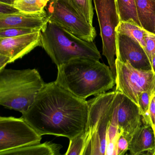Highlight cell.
I'll return each instance as SVG.
<instances>
[{"instance_id": "cell-1", "label": "cell", "mask_w": 155, "mask_h": 155, "mask_svg": "<svg viewBox=\"0 0 155 155\" xmlns=\"http://www.w3.org/2000/svg\"><path fill=\"white\" fill-rule=\"evenodd\" d=\"M22 115L21 117L40 136L52 135L70 139L84 131L88 105L86 99L74 96L55 81L45 83Z\"/></svg>"}, {"instance_id": "cell-2", "label": "cell", "mask_w": 155, "mask_h": 155, "mask_svg": "<svg viewBox=\"0 0 155 155\" xmlns=\"http://www.w3.org/2000/svg\"><path fill=\"white\" fill-rule=\"evenodd\" d=\"M55 82L74 96L86 99L113 88L116 80L110 67L97 60L81 58L58 67Z\"/></svg>"}, {"instance_id": "cell-3", "label": "cell", "mask_w": 155, "mask_h": 155, "mask_svg": "<svg viewBox=\"0 0 155 155\" xmlns=\"http://www.w3.org/2000/svg\"><path fill=\"white\" fill-rule=\"evenodd\" d=\"M45 84L36 69L0 70V105L23 113Z\"/></svg>"}, {"instance_id": "cell-4", "label": "cell", "mask_w": 155, "mask_h": 155, "mask_svg": "<svg viewBox=\"0 0 155 155\" xmlns=\"http://www.w3.org/2000/svg\"><path fill=\"white\" fill-rule=\"evenodd\" d=\"M41 47L57 68L76 59L101 58L94 41L83 40L49 21L41 29Z\"/></svg>"}, {"instance_id": "cell-5", "label": "cell", "mask_w": 155, "mask_h": 155, "mask_svg": "<svg viewBox=\"0 0 155 155\" xmlns=\"http://www.w3.org/2000/svg\"><path fill=\"white\" fill-rule=\"evenodd\" d=\"M117 91L105 92L87 101L88 115L83 131V155H105L106 139Z\"/></svg>"}, {"instance_id": "cell-6", "label": "cell", "mask_w": 155, "mask_h": 155, "mask_svg": "<svg viewBox=\"0 0 155 155\" xmlns=\"http://www.w3.org/2000/svg\"><path fill=\"white\" fill-rule=\"evenodd\" d=\"M45 10L49 21L62 27L80 38L93 41L95 28L72 6L69 0H49Z\"/></svg>"}, {"instance_id": "cell-7", "label": "cell", "mask_w": 155, "mask_h": 155, "mask_svg": "<svg viewBox=\"0 0 155 155\" xmlns=\"http://www.w3.org/2000/svg\"><path fill=\"white\" fill-rule=\"evenodd\" d=\"M100 28L102 54L116 80V28L120 22L116 0H93Z\"/></svg>"}, {"instance_id": "cell-8", "label": "cell", "mask_w": 155, "mask_h": 155, "mask_svg": "<svg viewBox=\"0 0 155 155\" xmlns=\"http://www.w3.org/2000/svg\"><path fill=\"white\" fill-rule=\"evenodd\" d=\"M116 91L120 92L139 108V96L144 91L153 92L155 73L152 70L138 69L128 62L116 59Z\"/></svg>"}, {"instance_id": "cell-9", "label": "cell", "mask_w": 155, "mask_h": 155, "mask_svg": "<svg viewBox=\"0 0 155 155\" xmlns=\"http://www.w3.org/2000/svg\"><path fill=\"white\" fill-rule=\"evenodd\" d=\"M41 137L22 118L0 117V152L40 143Z\"/></svg>"}, {"instance_id": "cell-10", "label": "cell", "mask_w": 155, "mask_h": 155, "mask_svg": "<svg viewBox=\"0 0 155 155\" xmlns=\"http://www.w3.org/2000/svg\"><path fill=\"white\" fill-rule=\"evenodd\" d=\"M116 59L130 63L133 67L143 70H152L149 58L142 46L124 34L116 31Z\"/></svg>"}, {"instance_id": "cell-11", "label": "cell", "mask_w": 155, "mask_h": 155, "mask_svg": "<svg viewBox=\"0 0 155 155\" xmlns=\"http://www.w3.org/2000/svg\"><path fill=\"white\" fill-rule=\"evenodd\" d=\"M41 47V31L23 36L0 38V54L9 57L10 63Z\"/></svg>"}, {"instance_id": "cell-12", "label": "cell", "mask_w": 155, "mask_h": 155, "mask_svg": "<svg viewBox=\"0 0 155 155\" xmlns=\"http://www.w3.org/2000/svg\"><path fill=\"white\" fill-rule=\"evenodd\" d=\"M118 124L121 135L131 140L135 132L143 124L139 108L122 94L118 109Z\"/></svg>"}, {"instance_id": "cell-13", "label": "cell", "mask_w": 155, "mask_h": 155, "mask_svg": "<svg viewBox=\"0 0 155 155\" xmlns=\"http://www.w3.org/2000/svg\"><path fill=\"white\" fill-rule=\"evenodd\" d=\"M49 21L45 10L36 13L19 12L0 15V29L8 28H25L41 30Z\"/></svg>"}, {"instance_id": "cell-14", "label": "cell", "mask_w": 155, "mask_h": 155, "mask_svg": "<svg viewBox=\"0 0 155 155\" xmlns=\"http://www.w3.org/2000/svg\"><path fill=\"white\" fill-rule=\"evenodd\" d=\"M129 150L132 155H154L155 151V135L150 125L144 124L135 132L130 141Z\"/></svg>"}, {"instance_id": "cell-15", "label": "cell", "mask_w": 155, "mask_h": 155, "mask_svg": "<svg viewBox=\"0 0 155 155\" xmlns=\"http://www.w3.org/2000/svg\"><path fill=\"white\" fill-rule=\"evenodd\" d=\"M62 146L51 141L27 145L0 152V155H58Z\"/></svg>"}, {"instance_id": "cell-16", "label": "cell", "mask_w": 155, "mask_h": 155, "mask_svg": "<svg viewBox=\"0 0 155 155\" xmlns=\"http://www.w3.org/2000/svg\"><path fill=\"white\" fill-rule=\"evenodd\" d=\"M137 12L141 27L155 34V1L136 0Z\"/></svg>"}, {"instance_id": "cell-17", "label": "cell", "mask_w": 155, "mask_h": 155, "mask_svg": "<svg viewBox=\"0 0 155 155\" xmlns=\"http://www.w3.org/2000/svg\"><path fill=\"white\" fill-rule=\"evenodd\" d=\"M116 31L124 34L138 42L146 51V45L144 38L145 30L132 20L120 22Z\"/></svg>"}, {"instance_id": "cell-18", "label": "cell", "mask_w": 155, "mask_h": 155, "mask_svg": "<svg viewBox=\"0 0 155 155\" xmlns=\"http://www.w3.org/2000/svg\"><path fill=\"white\" fill-rule=\"evenodd\" d=\"M116 3L120 21L132 20L141 27L138 16L136 0H116Z\"/></svg>"}, {"instance_id": "cell-19", "label": "cell", "mask_w": 155, "mask_h": 155, "mask_svg": "<svg viewBox=\"0 0 155 155\" xmlns=\"http://www.w3.org/2000/svg\"><path fill=\"white\" fill-rule=\"evenodd\" d=\"M49 0H15L12 6L26 13H36L45 10Z\"/></svg>"}, {"instance_id": "cell-20", "label": "cell", "mask_w": 155, "mask_h": 155, "mask_svg": "<svg viewBox=\"0 0 155 155\" xmlns=\"http://www.w3.org/2000/svg\"><path fill=\"white\" fill-rule=\"evenodd\" d=\"M69 1L90 24L93 25V0H69Z\"/></svg>"}, {"instance_id": "cell-21", "label": "cell", "mask_w": 155, "mask_h": 155, "mask_svg": "<svg viewBox=\"0 0 155 155\" xmlns=\"http://www.w3.org/2000/svg\"><path fill=\"white\" fill-rule=\"evenodd\" d=\"M68 148L65 155H83L85 148V140L83 132L69 139Z\"/></svg>"}, {"instance_id": "cell-22", "label": "cell", "mask_w": 155, "mask_h": 155, "mask_svg": "<svg viewBox=\"0 0 155 155\" xmlns=\"http://www.w3.org/2000/svg\"><path fill=\"white\" fill-rule=\"evenodd\" d=\"M151 94L152 92L151 91H144L140 94L139 98L140 111L142 116L143 123L150 125L149 118L148 110Z\"/></svg>"}, {"instance_id": "cell-23", "label": "cell", "mask_w": 155, "mask_h": 155, "mask_svg": "<svg viewBox=\"0 0 155 155\" xmlns=\"http://www.w3.org/2000/svg\"><path fill=\"white\" fill-rule=\"evenodd\" d=\"M41 30L25 28H8L0 29V38H12L41 31Z\"/></svg>"}, {"instance_id": "cell-24", "label": "cell", "mask_w": 155, "mask_h": 155, "mask_svg": "<svg viewBox=\"0 0 155 155\" xmlns=\"http://www.w3.org/2000/svg\"><path fill=\"white\" fill-rule=\"evenodd\" d=\"M144 38L146 42V51L151 64L152 58L155 55V34L145 30Z\"/></svg>"}, {"instance_id": "cell-25", "label": "cell", "mask_w": 155, "mask_h": 155, "mask_svg": "<svg viewBox=\"0 0 155 155\" xmlns=\"http://www.w3.org/2000/svg\"><path fill=\"white\" fill-rule=\"evenodd\" d=\"M128 140L122 135H120L117 142V155H125L129 150Z\"/></svg>"}, {"instance_id": "cell-26", "label": "cell", "mask_w": 155, "mask_h": 155, "mask_svg": "<svg viewBox=\"0 0 155 155\" xmlns=\"http://www.w3.org/2000/svg\"><path fill=\"white\" fill-rule=\"evenodd\" d=\"M148 116L150 126L154 130H155V94L152 93L151 94L150 102L149 108L148 110Z\"/></svg>"}, {"instance_id": "cell-27", "label": "cell", "mask_w": 155, "mask_h": 155, "mask_svg": "<svg viewBox=\"0 0 155 155\" xmlns=\"http://www.w3.org/2000/svg\"><path fill=\"white\" fill-rule=\"evenodd\" d=\"M0 15H7V14H12L19 12L18 10L13 7L12 5L0 2Z\"/></svg>"}, {"instance_id": "cell-28", "label": "cell", "mask_w": 155, "mask_h": 155, "mask_svg": "<svg viewBox=\"0 0 155 155\" xmlns=\"http://www.w3.org/2000/svg\"><path fill=\"white\" fill-rule=\"evenodd\" d=\"M9 63H10V58L9 57L0 54V70L5 68V66Z\"/></svg>"}, {"instance_id": "cell-29", "label": "cell", "mask_w": 155, "mask_h": 155, "mask_svg": "<svg viewBox=\"0 0 155 155\" xmlns=\"http://www.w3.org/2000/svg\"><path fill=\"white\" fill-rule=\"evenodd\" d=\"M15 0H0L1 3L12 5Z\"/></svg>"}, {"instance_id": "cell-30", "label": "cell", "mask_w": 155, "mask_h": 155, "mask_svg": "<svg viewBox=\"0 0 155 155\" xmlns=\"http://www.w3.org/2000/svg\"><path fill=\"white\" fill-rule=\"evenodd\" d=\"M151 67L152 71L155 73V55L153 56L151 60Z\"/></svg>"}, {"instance_id": "cell-31", "label": "cell", "mask_w": 155, "mask_h": 155, "mask_svg": "<svg viewBox=\"0 0 155 155\" xmlns=\"http://www.w3.org/2000/svg\"><path fill=\"white\" fill-rule=\"evenodd\" d=\"M152 93H154V94H155V87H154V89H153V92H152Z\"/></svg>"}, {"instance_id": "cell-32", "label": "cell", "mask_w": 155, "mask_h": 155, "mask_svg": "<svg viewBox=\"0 0 155 155\" xmlns=\"http://www.w3.org/2000/svg\"><path fill=\"white\" fill-rule=\"evenodd\" d=\"M155 155V152H154V155Z\"/></svg>"}, {"instance_id": "cell-33", "label": "cell", "mask_w": 155, "mask_h": 155, "mask_svg": "<svg viewBox=\"0 0 155 155\" xmlns=\"http://www.w3.org/2000/svg\"><path fill=\"white\" fill-rule=\"evenodd\" d=\"M154 1H155V0H154Z\"/></svg>"}]
</instances>
